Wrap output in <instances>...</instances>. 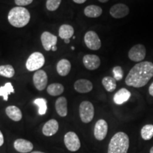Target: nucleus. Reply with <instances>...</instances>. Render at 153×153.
<instances>
[{"instance_id": "obj_1", "label": "nucleus", "mask_w": 153, "mask_h": 153, "mask_svg": "<svg viewBox=\"0 0 153 153\" xmlns=\"http://www.w3.org/2000/svg\"><path fill=\"white\" fill-rule=\"evenodd\" d=\"M153 76V63L148 61L140 62L130 70L126 78V84L129 87H144Z\"/></svg>"}, {"instance_id": "obj_2", "label": "nucleus", "mask_w": 153, "mask_h": 153, "mask_svg": "<svg viewBox=\"0 0 153 153\" xmlns=\"http://www.w3.org/2000/svg\"><path fill=\"white\" fill-rule=\"evenodd\" d=\"M30 14L28 9L23 7H16L9 12V24L16 28H23L30 22Z\"/></svg>"}, {"instance_id": "obj_3", "label": "nucleus", "mask_w": 153, "mask_h": 153, "mask_svg": "<svg viewBox=\"0 0 153 153\" xmlns=\"http://www.w3.org/2000/svg\"><path fill=\"white\" fill-rule=\"evenodd\" d=\"M129 148V137L123 132L116 133L111 139L108 153H127Z\"/></svg>"}, {"instance_id": "obj_4", "label": "nucleus", "mask_w": 153, "mask_h": 153, "mask_svg": "<svg viewBox=\"0 0 153 153\" xmlns=\"http://www.w3.org/2000/svg\"><path fill=\"white\" fill-rule=\"evenodd\" d=\"M45 61V57L41 53L35 52L32 53L26 60V69L30 72L37 71L44 65Z\"/></svg>"}, {"instance_id": "obj_5", "label": "nucleus", "mask_w": 153, "mask_h": 153, "mask_svg": "<svg viewBox=\"0 0 153 153\" xmlns=\"http://www.w3.org/2000/svg\"><path fill=\"white\" fill-rule=\"evenodd\" d=\"M79 116L82 121L88 123L93 120L94 108L90 101H84L79 105Z\"/></svg>"}, {"instance_id": "obj_6", "label": "nucleus", "mask_w": 153, "mask_h": 153, "mask_svg": "<svg viewBox=\"0 0 153 153\" xmlns=\"http://www.w3.org/2000/svg\"><path fill=\"white\" fill-rule=\"evenodd\" d=\"M84 41L88 48L92 51H97L101 47L100 38L97 33L93 30H89L86 33Z\"/></svg>"}, {"instance_id": "obj_7", "label": "nucleus", "mask_w": 153, "mask_h": 153, "mask_svg": "<svg viewBox=\"0 0 153 153\" xmlns=\"http://www.w3.org/2000/svg\"><path fill=\"white\" fill-rule=\"evenodd\" d=\"M146 56V48L143 44H137L130 49L129 59L133 62H142Z\"/></svg>"}, {"instance_id": "obj_8", "label": "nucleus", "mask_w": 153, "mask_h": 153, "mask_svg": "<svg viewBox=\"0 0 153 153\" xmlns=\"http://www.w3.org/2000/svg\"><path fill=\"white\" fill-rule=\"evenodd\" d=\"M64 143L66 148L71 152H76L81 147L79 139L74 132H68L64 137Z\"/></svg>"}, {"instance_id": "obj_9", "label": "nucleus", "mask_w": 153, "mask_h": 153, "mask_svg": "<svg viewBox=\"0 0 153 153\" xmlns=\"http://www.w3.org/2000/svg\"><path fill=\"white\" fill-rule=\"evenodd\" d=\"M33 82L34 86L38 91H43L48 84V75L44 70H37L33 74Z\"/></svg>"}, {"instance_id": "obj_10", "label": "nucleus", "mask_w": 153, "mask_h": 153, "mask_svg": "<svg viewBox=\"0 0 153 153\" xmlns=\"http://www.w3.org/2000/svg\"><path fill=\"white\" fill-rule=\"evenodd\" d=\"M108 133V124L104 119H100L97 122L94 130L95 138L98 140H103Z\"/></svg>"}, {"instance_id": "obj_11", "label": "nucleus", "mask_w": 153, "mask_h": 153, "mask_svg": "<svg viewBox=\"0 0 153 153\" xmlns=\"http://www.w3.org/2000/svg\"><path fill=\"white\" fill-rule=\"evenodd\" d=\"M129 8L124 4H116L110 9V14L115 19H121L126 17L129 14Z\"/></svg>"}, {"instance_id": "obj_12", "label": "nucleus", "mask_w": 153, "mask_h": 153, "mask_svg": "<svg viewBox=\"0 0 153 153\" xmlns=\"http://www.w3.org/2000/svg\"><path fill=\"white\" fill-rule=\"evenodd\" d=\"M84 65L87 70H94L99 68L101 65V60L99 56L93 54H87L83 57Z\"/></svg>"}, {"instance_id": "obj_13", "label": "nucleus", "mask_w": 153, "mask_h": 153, "mask_svg": "<svg viewBox=\"0 0 153 153\" xmlns=\"http://www.w3.org/2000/svg\"><path fill=\"white\" fill-rule=\"evenodd\" d=\"M41 43L44 48V49L46 51H51L53 46L56 45L57 42V36L53 35L48 31H44L41 34Z\"/></svg>"}, {"instance_id": "obj_14", "label": "nucleus", "mask_w": 153, "mask_h": 153, "mask_svg": "<svg viewBox=\"0 0 153 153\" xmlns=\"http://www.w3.org/2000/svg\"><path fill=\"white\" fill-rule=\"evenodd\" d=\"M74 88L77 92L88 93L92 90L93 85L89 80L81 79L74 82Z\"/></svg>"}, {"instance_id": "obj_15", "label": "nucleus", "mask_w": 153, "mask_h": 153, "mask_svg": "<svg viewBox=\"0 0 153 153\" xmlns=\"http://www.w3.org/2000/svg\"><path fill=\"white\" fill-rule=\"evenodd\" d=\"M14 148L19 152L27 153L32 151L33 145L30 141L24 139H17L14 141Z\"/></svg>"}, {"instance_id": "obj_16", "label": "nucleus", "mask_w": 153, "mask_h": 153, "mask_svg": "<svg viewBox=\"0 0 153 153\" xmlns=\"http://www.w3.org/2000/svg\"><path fill=\"white\" fill-rule=\"evenodd\" d=\"M58 122L55 119H51L45 123L43 127V133L45 136H52L58 131Z\"/></svg>"}, {"instance_id": "obj_17", "label": "nucleus", "mask_w": 153, "mask_h": 153, "mask_svg": "<svg viewBox=\"0 0 153 153\" xmlns=\"http://www.w3.org/2000/svg\"><path fill=\"white\" fill-rule=\"evenodd\" d=\"M131 94L126 88H121L120 90L115 94L114 97V101L116 104L121 105L128 101L131 98Z\"/></svg>"}, {"instance_id": "obj_18", "label": "nucleus", "mask_w": 153, "mask_h": 153, "mask_svg": "<svg viewBox=\"0 0 153 153\" xmlns=\"http://www.w3.org/2000/svg\"><path fill=\"white\" fill-rule=\"evenodd\" d=\"M55 109L57 114L61 117H65L68 115V101L65 97H60L55 102Z\"/></svg>"}, {"instance_id": "obj_19", "label": "nucleus", "mask_w": 153, "mask_h": 153, "mask_svg": "<svg viewBox=\"0 0 153 153\" xmlns=\"http://www.w3.org/2000/svg\"><path fill=\"white\" fill-rule=\"evenodd\" d=\"M71 63L67 59H62L57 62L56 70L57 73L62 76H65L71 70Z\"/></svg>"}, {"instance_id": "obj_20", "label": "nucleus", "mask_w": 153, "mask_h": 153, "mask_svg": "<svg viewBox=\"0 0 153 153\" xmlns=\"http://www.w3.org/2000/svg\"><path fill=\"white\" fill-rule=\"evenodd\" d=\"M74 28L69 24H63L59 28V36L62 40L70 39L74 36Z\"/></svg>"}, {"instance_id": "obj_21", "label": "nucleus", "mask_w": 153, "mask_h": 153, "mask_svg": "<svg viewBox=\"0 0 153 153\" xmlns=\"http://www.w3.org/2000/svg\"><path fill=\"white\" fill-rule=\"evenodd\" d=\"M6 114L9 118L14 121H19L22 118V113L16 106H9L6 108Z\"/></svg>"}, {"instance_id": "obj_22", "label": "nucleus", "mask_w": 153, "mask_h": 153, "mask_svg": "<svg viewBox=\"0 0 153 153\" xmlns=\"http://www.w3.org/2000/svg\"><path fill=\"white\" fill-rule=\"evenodd\" d=\"M85 16L89 18H97L102 14V9L97 5H89L84 10Z\"/></svg>"}, {"instance_id": "obj_23", "label": "nucleus", "mask_w": 153, "mask_h": 153, "mask_svg": "<svg viewBox=\"0 0 153 153\" xmlns=\"http://www.w3.org/2000/svg\"><path fill=\"white\" fill-rule=\"evenodd\" d=\"M47 91L50 95L53 97L59 96L62 94L64 91V87L60 83H53L48 87Z\"/></svg>"}, {"instance_id": "obj_24", "label": "nucleus", "mask_w": 153, "mask_h": 153, "mask_svg": "<svg viewBox=\"0 0 153 153\" xmlns=\"http://www.w3.org/2000/svg\"><path fill=\"white\" fill-rule=\"evenodd\" d=\"M102 85L108 92H112L116 88V80L111 76H105L102 79Z\"/></svg>"}, {"instance_id": "obj_25", "label": "nucleus", "mask_w": 153, "mask_h": 153, "mask_svg": "<svg viewBox=\"0 0 153 153\" xmlns=\"http://www.w3.org/2000/svg\"><path fill=\"white\" fill-rule=\"evenodd\" d=\"M14 92V89L11 82H7L4 86L0 87V97H2L4 100H8L9 95Z\"/></svg>"}, {"instance_id": "obj_26", "label": "nucleus", "mask_w": 153, "mask_h": 153, "mask_svg": "<svg viewBox=\"0 0 153 153\" xmlns=\"http://www.w3.org/2000/svg\"><path fill=\"white\" fill-rule=\"evenodd\" d=\"M15 74V70L11 65H0V76L7 78L13 77Z\"/></svg>"}, {"instance_id": "obj_27", "label": "nucleus", "mask_w": 153, "mask_h": 153, "mask_svg": "<svg viewBox=\"0 0 153 153\" xmlns=\"http://www.w3.org/2000/svg\"><path fill=\"white\" fill-rule=\"evenodd\" d=\"M141 137L145 140H149L153 137V125L148 124L145 125L141 129Z\"/></svg>"}, {"instance_id": "obj_28", "label": "nucleus", "mask_w": 153, "mask_h": 153, "mask_svg": "<svg viewBox=\"0 0 153 153\" xmlns=\"http://www.w3.org/2000/svg\"><path fill=\"white\" fill-rule=\"evenodd\" d=\"M33 104L38 106V114L41 116L45 115L47 111L48 106H47V101L46 99L43 98H38L34 100Z\"/></svg>"}, {"instance_id": "obj_29", "label": "nucleus", "mask_w": 153, "mask_h": 153, "mask_svg": "<svg viewBox=\"0 0 153 153\" xmlns=\"http://www.w3.org/2000/svg\"><path fill=\"white\" fill-rule=\"evenodd\" d=\"M62 0H47L46 8L48 11H54L60 7Z\"/></svg>"}, {"instance_id": "obj_30", "label": "nucleus", "mask_w": 153, "mask_h": 153, "mask_svg": "<svg viewBox=\"0 0 153 153\" xmlns=\"http://www.w3.org/2000/svg\"><path fill=\"white\" fill-rule=\"evenodd\" d=\"M113 74H114V78L116 81H120L123 77V69L120 66H116L113 68Z\"/></svg>"}, {"instance_id": "obj_31", "label": "nucleus", "mask_w": 153, "mask_h": 153, "mask_svg": "<svg viewBox=\"0 0 153 153\" xmlns=\"http://www.w3.org/2000/svg\"><path fill=\"white\" fill-rule=\"evenodd\" d=\"M33 0H14L15 4L18 5V7H24V6L29 5L33 2Z\"/></svg>"}, {"instance_id": "obj_32", "label": "nucleus", "mask_w": 153, "mask_h": 153, "mask_svg": "<svg viewBox=\"0 0 153 153\" xmlns=\"http://www.w3.org/2000/svg\"><path fill=\"white\" fill-rule=\"evenodd\" d=\"M4 144V135L1 131H0V147Z\"/></svg>"}, {"instance_id": "obj_33", "label": "nucleus", "mask_w": 153, "mask_h": 153, "mask_svg": "<svg viewBox=\"0 0 153 153\" xmlns=\"http://www.w3.org/2000/svg\"><path fill=\"white\" fill-rule=\"evenodd\" d=\"M149 94L153 97V82L151 84L150 87H149Z\"/></svg>"}, {"instance_id": "obj_34", "label": "nucleus", "mask_w": 153, "mask_h": 153, "mask_svg": "<svg viewBox=\"0 0 153 153\" xmlns=\"http://www.w3.org/2000/svg\"><path fill=\"white\" fill-rule=\"evenodd\" d=\"M86 1H87V0H73L74 2H75L76 4H80L85 3Z\"/></svg>"}, {"instance_id": "obj_35", "label": "nucleus", "mask_w": 153, "mask_h": 153, "mask_svg": "<svg viewBox=\"0 0 153 153\" xmlns=\"http://www.w3.org/2000/svg\"><path fill=\"white\" fill-rule=\"evenodd\" d=\"M57 49V48L56 45H54V46H53L52 48H51V51H56Z\"/></svg>"}, {"instance_id": "obj_36", "label": "nucleus", "mask_w": 153, "mask_h": 153, "mask_svg": "<svg viewBox=\"0 0 153 153\" xmlns=\"http://www.w3.org/2000/svg\"><path fill=\"white\" fill-rule=\"evenodd\" d=\"M98 1L101 3H106L107 1H108V0H98Z\"/></svg>"}, {"instance_id": "obj_37", "label": "nucleus", "mask_w": 153, "mask_h": 153, "mask_svg": "<svg viewBox=\"0 0 153 153\" xmlns=\"http://www.w3.org/2000/svg\"><path fill=\"white\" fill-rule=\"evenodd\" d=\"M64 42H65V43L66 44L70 43V39H66V40H64Z\"/></svg>"}, {"instance_id": "obj_38", "label": "nucleus", "mask_w": 153, "mask_h": 153, "mask_svg": "<svg viewBox=\"0 0 153 153\" xmlns=\"http://www.w3.org/2000/svg\"><path fill=\"white\" fill-rule=\"evenodd\" d=\"M30 153H44V152H38V151H34V152H32Z\"/></svg>"}, {"instance_id": "obj_39", "label": "nucleus", "mask_w": 153, "mask_h": 153, "mask_svg": "<svg viewBox=\"0 0 153 153\" xmlns=\"http://www.w3.org/2000/svg\"><path fill=\"white\" fill-rule=\"evenodd\" d=\"M150 153H153V147H152L150 149Z\"/></svg>"}, {"instance_id": "obj_40", "label": "nucleus", "mask_w": 153, "mask_h": 153, "mask_svg": "<svg viewBox=\"0 0 153 153\" xmlns=\"http://www.w3.org/2000/svg\"><path fill=\"white\" fill-rule=\"evenodd\" d=\"M71 49L72 50V51H74V46H72V47L71 48Z\"/></svg>"}, {"instance_id": "obj_41", "label": "nucleus", "mask_w": 153, "mask_h": 153, "mask_svg": "<svg viewBox=\"0 0 153 153\" xmlns=\"http://www.w3.org/2000/svg\"><path fill=\"white\" fill-rule=\"evenodd\" d=\"M75 36H73V37H72V38H73V39H75Z\"/></svg>"}]
</instances>
